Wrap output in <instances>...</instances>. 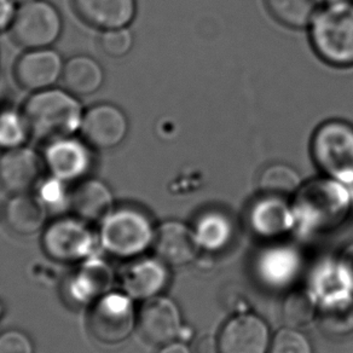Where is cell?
Listing matches in <instances>:
<instances>
[{
    "instance_id": "26",
    "label": "cell",
    "mask_w": 353,
    "mask_h": 353,
    "mask_svg": "<svg viewBox=\"0 0 353 353\" xmlns=\"http://www.w3.org/2000/svg\"><path fill=\"white\" fill-rule=\"evenodd\" d=\"M271 15L290 28L310 27L322 8V0H265Z\"/></svg>"
},
{
    "instance_id": "27",
    "label": "cell",
    "mask_w": 353,
    "mask_h": 353,
    "mask_svg": "<svg viewBox=\"0 0 353 353\" xmlns=\"http://www.w3.org/2000/svg\"><path fill=\"white\" fill-rule=\"evenodd\" d=\"M303 185L299 173L285 163H272L260 173L258 187L261 194L290 197L299 192Z\"/></svg>"
},
{
    "instance_id": "35",
    "label": "cell",
    "mask_w": 353,
    "mask_h": 353,
    "mask_svg": "<svg viewBox=\"0 0 353 353\" xmlns=\"http://www.w3.org/2000/svg\"><path fill=\"white\" fill-rule=\"evenodd\" d=\"M16 3L14 0H0V33L10 30L15 20Z\"/></svg>"
},
{
    "instance_id": "8",
    "label": "cell",
    "mask_w": 353,
    "mask_h": 353,
    "mask_svg": "<svg viewBox=\"0 0 353 353\" xmlns=\"http://www.w3.org/2000/svg\"><path fill=\"white\" fill-rule=\"evenodd\" d=\"M63 20L59 9L46 0H33L16 11L11 35L16 44L25 50L51 48L59 39Z\"/></svg>"
},
{
    "instance_id": "33",
    "label": "cell",
    "mask_w": 353,
    "mask_h": 353,
    "mask_svg": "<svg viewBox=\"0 0 353 353\" xmlns=\"http://www.w3.org/2000/svg\"><path fill=\"white\" fill-rule=\"evenodd\" d=\"M0 353H34V346L25 332L8 329L0 333Z\"/></svg>"
},
{
    "instance_id": "13",
    "label": "cell",
    "mask_w": 353,
    "mask_h": 353,
    "mask_svg": "<svg viewBox=\"0 0 353 353\" xmlns=\"http://www.w3.org/2000/svg\"><path fill=\"white\" fill-rule=\"evenodd\" d=\"M270 330L264 319L254 314H237L221 328L218 353H269Z\"/></svg>"
},
{
    "instance_id": "1",
    "label": "cell",
    "mask_w": 353,
    "mask_h": 353,
    "mask_svg": "<svg viewBox=\"0 0 353 353\" xmlns=\"http://www.w3.org/2000/svg\"><path fill=\"white\" fill-rule=\"evenodd\" d=\"M83 112L78 96L57 88L33 92L22 108L30 137L43 143L79 132Z\"/></svg>"
},
{
    "instance_id": "18",
    "label": "cell",
    "mask_w": 353,
    "mask_h": 353,
    "mask_svg": "<svg viewBox=\"0 0 353 353\" xmlns=\"http://www.w3.org/2000/svg\"><path fill=\"white\" fill-rule=\"evenodd\" d=\"M152 250L168 266H184L195 260L200 245L192 226L179 221H166L157 226Z\"/></svg>"
},
{
    "instance_id": "5",
    "label": "cell",
    "mask_w": 353,
    "mask_h": 353,
    "mask_svg": "<svg viewBox=\"0 0 353 353\" xmlns=\"http://www.w3.org/2000/svg\"><path fill=\"white\" fill-rule=\"evenodd\" d=\"M311 154L324 176L353 184V125L343 120L322 123L311 141Z\"/></svg>"
},
{
    "instance_id": "30",
    "label": "cell",
    "mask_w": 353,
    "mask_h": 353,
    "mask_svg": "<svg viewBox=\"0 0 353 353\" xmlns=\"http://www.w3.org/2000/svg\"><path fill=\"white\" fill-rule=\"evenodd\" d=\"M68 184L69 183L63 182L62 179L49 174L40 179L34 189V195L39 199V201L49 213H62L70 210L72 190H69Z\"/></svg>"
},
{
    "instance_id": "14",
    "label": "cell",
    "mask_w": 353,
    "mask_h": 353,
    "mask_svg": "<svg viewBox=\"0 0 353 353\" xmlns=\"http://www.w3.org/2000/svg\"><path fill=\"white\" fill-rule=\"evenodd\" d=\"M121 290L133 300L150 299L161 295L170 283L168 265L155 256H137L128 260L120 271Z\"/></svg>"
},
{
    "instance_id": "29",
    "label": "cell",
    "mask_w": 353,
    "mask_h": 353,
    "mask_svg": "<svg viewBox=\"0 0 353 353\" xmlns=\"http://www.w3.org/2000/svg\"><path fill=\"white\" fill-rule=\"evenodd\" d=\"M30 137V128L22 110L0 109V150L26 145Z\"/></svg>"
},
{
    "instance_id": "38",
    "label": "cell",
    "mask_w": 353,
    "mask_h": 353,
    "mask_svg": "<svg viewBox=\"0 0 353 353\" xmlns=\"http://www.w3.org/2000/svg\"><path fill=\"white\" fill-rule=\"evenodd\" d=\"M1 218H3V212L0 211V221H1Z\"/></svg>"
},
{
    "instance_id": "3",
    "label": "cell",
    "mask_w": 353,
    "mask_h": 353,
    "mask_svg": "<svg viewBox=\"0 0 353 353\" xmlns=\"http://www.w3.org/2000/svg\"><path fill=\"white\" fill-rule=\"evenodd\" d=\"M155 231L147 212L134 205H121L101 221L99 245L113 256L133 259L152 248Z\"/></svg>"
},
{
    "instance_id": "17",
    "label": "cell",
    "mask_w": 353,
    "mask_h": 353,
    "mask_svg": "<svg viewBox=\"0 0 353 353\" xmlns=\"http://www.w3.org/2000/svg\"><path fill=\"white\" fill-rule=\"evenodd\" d=\"M115 282V272L108 261L97 254L79 263L67 282V295L72 303L90 306L109 293Z\"/></svg>"
},
{
    "instance_id": "22",
    "label": "cell",
    "mask_w": 353,
    "mask_h": 353,
    "mask_svg": "<svg viewBox=\"0 0 353 353\" xmlns=\"http://www.w3.org/2000/svg\"><path fill=\"white\" fill-rule=\"evenodd\" d=\"M48 214L49 212L39 199L27 192L11 196L3 212V218L12 232L30 236L44 229Z\"/></svg>"
},
{
    "instance_id": "39",
    "label": "cell",
    "mask_w": 353,
    "mask_h": 353,
    "mask_svg": "<svg viewBox=\"0 0 353 353\" xmlns=\"http://www.w3.org/2000/svg\"><path fill=\"white\" fill-rule=\"evenodd\" d=\"M329 3H333V1H340V0H328Z\"/></svg>"
},
{
    "instance_id": "34",
    "label": "cell",
    "mask_w": 353,
    "mask_h": 353,
    "mask_svg": "<svg viewBox=\"0 0 353 353\" xmlns=\"http://www.w3.org/2000/svg\"><path fill=\"white\" fill-rule=\"evenodd\" d=\"M335 260L348 288L353 292V242L345 245Z\"/></svg>"
},
{
    "instance_id": "28",
    "label": "cell",
    "mask_w": 353,
    "mask_h": 353,
    "mask_svg": "<svg viewBox=\"0 0 353 353\" xmlns=\"http://www.w3.org/2000/svg\"><path fill=\"white\" fill-rule=\"evenodd\" d=\"M317 299L310 290H295L285 295L281 316L285 327L299 329L316 319Z\"/></svg>"
},
{
    "instance_id": "23",
    "label": "cell",
    "mask_w": 353,
    "mask_h": 353,
    "mask_svg": "<svg viewBox=\"0 0 353 353\" xmlns=\"http://www.w3.org/2000/svg\"><path fill=\"white\" fill-rule=\"evenodd\" d=\"M316 321L329 336L341 338L353 333L352 292H339L317 300Z\"/></svg>"
},
{
    "instance_id": "37",
    "label": "cell",
    "mask_w": 353,
    "mask_h": 353,
    "mask_svg": "<svg viewBox=\"0 0 353 353\" xmlns=\"http://www.w3.org/2000/svg\"><path fill=\"white\" fill-rule=\"evenodd\" d=\"M14 1H15L16 4H20V6H22V4L30 3V1H33V0H14Z\"/></svg>"
},
{
    "instance_id": "24",
    "label": "cell",
    "mask_w": 353,
    "mask_h": 353,
    "mask_svg": "<svg viewBox=\"0 0 353 353\" xmlns=\"http://www.w3.org/2000/svg\"><path fill=\"white\" fill-rule=\"evenodd\" d=\"M61 80L70 94L86 97L103 86L104 70L96 59L79 54L64 63Z\"/></svg>"
},
{
    "instance_id": "12",
    "label": "cell",
    "mask_w": 353,
    "mask_h": 353,
    "mask_svg": "<svg viewBox=\"0 0 353 353\" xmlns=\"http://www.w3.org/2000/svg\"><path fill=\"white\" fill-rule=\"evenodd\" d=\"M137 325L147 341L163 346L179 338L183 332L182 314L171 298L157 295L143 301Z\"/></svg>"
},
{
    "instance_id": "11",
    "label": "cell",
    "mask_w": 353,
    "mask_h": 353,
    "mask_svg": "<svg viewBox=\"0 0 353 353\" xmlns=\"http://www.w3.org/2000/svg\"><path fill=\"white\" fill-rule=\"evenodd\" d=\"M44 171L41 154L27 145L0 152V188L11 196L33 192Z\"/></svg>"
},
{
    "instance_id": "15",
    "label": "cell",
    "mask_w": 353,
    "mask_h": 353,
    "mask_svg": "<svg viewBox=\"0 0 353 353\" xmlns=\"http://www.w3.org/2000/svg\"><path fill=\"white\" fill-rule=\"evenodd\" d=\"M253 268L261 285L269 290H282L299 277L303 258L299 250L292 245H269L260 250Z\"/></svg>"
},
{
    "instance_id": "25",
    "label": "cell",
    "mask_w": 353,
    "mask_h": 353,
    "mask_svg": "<svg viewBox=\"0 0 353 353\" xmlns=\"http://www.w3.org/2000/svg\"><path fill=\"white\" fill-rule=\"evenodd\" d=\"M200 248L219 252L230 243L234 236V224L229 216L218 211L200 214L192 226Z\"/></svg>"
},
{
    "instance_id": "36",
    "label": "cell",
    "mask_w": 353,
    "mask_h": 353,
    "mask_svg": "<svg viewBox=\"0 0 353 353\" xmlns=\"http://www.w3.org/2000/svg\"><path fill=\"white\" fill-rule=\"evenodd\" d=\"M157 353H192V351L188 347L185 343L172 341V343L163 345L161 350Z\"/></svg>"
},
{
    "instance_id": "9",
    "label": "cell",
    "mask_w": 353,
    "mask_h": 353,
    "mask_svg": "<svg viewBox=\"0 0 353 353\" xmlns=\"http://www.w3.org/2000/svg\"><path fill=\"white\" fill-rule=\"evenodd\" d=\"M41 152L45 171L63 182L78 183L88 176L94 165L92 148L83 138H59L44 143Z\"/></svg>"
},
{
    "instance_id": "32",
    "label": "cell",
    "mask_w": 353,
    "mask_h": 353,
    "mask_svg": "<svg viewBox=\"0 0 353 353\" xmlns=\"http://www.w3.org/2000/svg\"><path fill=\"white\" fill-rule=\"evenodd\" d=\"M134 38L128 28L104 30L99 37V48L112 59H121L132 50Z\"/></svg>"
},
{
    "instance_id": "10",
    "label": "cell",
    "mask_w": 353,
    "mask_h": 353,
    "mask_svg": "<svg viewBox=\"0 0 353 353\" xmlns=\"http://www.w3.org/2000/svg\"><path fill=\"white\" fill-rule=\"evenodd\" d=\"M130 131L128 115L113 103L94 104L83 112L79 132L90 147L110 150L123 144Z\"/></svg>"
},
{
    "instance_id": "7",
    "label": "cell",
    "mask_w": 353,
    "mask_h": 353,
    "mask_svg": "<svg viewBox=\"0 0 353 353\" xmlns=\"http://www.w3.org/2000/svg\"><path fill=\"white\" fill-rule=\"evenodd\" d=\"M88 324L90 333L99 343H123L137 325L132 298L123 290H110L90 305Z\"/></svg>"
},
{
    "instance_id": "20",
    "label": "cell",
    "mask_w": 353,
    "mask_h": 353,
    "mask_svg": "<svg viewBox=\"0 0 353 353\" xmlns=\"http://www.w3.org/2000/svg\"><path fill=\"white\" fill-rule=\"evenodd\" d=\"M74 12L94 30L128 28L137 14V0H72Z\"/></svg>"
},
{
    "instance_id": "19",
    "label": "cell",
    "mask_w": 353,
    "mask_h": 353,
    "mask_svg": "<svg viewBox=\"0 0 353 353\" xmlns=\"http://www.w3.org/2000/svg\"><path fill=\"white\" fill-rule=\"evenodd\" d=\"M247 221L253 234L268 240L282 237L295 225L293 207L287 197L266 194L250 205Z\"/></svg>"
},
{
    "instance_id": "31",
    "label": "cell",
    "mask_w": 353,
    "mask_h": 353,
    "mask_svg": "<svg viewBox=\"0 0 353 353\" xmlns=\"http://www.w3.org/2000/svg\"><path fill=\"white\" fill-rule=\"evenodd\" d=\"M269 353H314V347L299 329L285 327L271 339Z\"/></svg>"
},
{
    "instance_id": "21",
    "label": "cell",
    "mask_w": 353,
    "mask_h": 353,
    "mask_svg": "<svg viewBox=\"0 0 353 353\" xmlns=\"http://www.w3.org/2000/svg\"><path fill=\"white\" fill-rule=\"evenodd\" d=\"M114 207L113 192L101 179L86 176L72 189L70 211L88 223H101Z\"/></svg>"
},
{
    "instance_id": "4",
    "label": "cell",
    "mask_w": 353,
    "mask_h": 353,
    "mask_svg": "<svg viewBox=\"0 0 353 353\" xmlns=\"http://www.w3.org/2000/svg\"><path fill=\"white\" fill-rule=\"evenodd\" d=\"M314 52L325 63L353 67V0H340L321 8L310 25Z\"/></svg>"
},
{
    "instance_id": "2",
    "label": "cell",
    "mask_w": 353,
    "mask_h": 353,
    "mask_svg": "<svg viewBox=\"0 0 353 353\" xmlns=\"http://www.w3.org/2000/svg\"><path fill=\"white\" fill-rule=\"evenodd\" d=\"M295 224L309 232H327L336 229L351 210L347 185L324 176L303 184L294 195Z\"/></svg>"
},
{
    "instance_id": "6",
    "label": "cell",
    "mask_w": 353,
    "mask_h": 353,
    "mask_svg": "<svg viewBox=\"0 0 353 353\" xmlns=\"http://www.w3.org/2000/svg\"><path fill=\"white\" fill-rule=\"evenodd\" d=\"M99 234L91 223L79 216H59L46 225L41 236V247L50 259L62 264L81 263L97 254Z\"/></svg>"
},
{
    "instance_id": "16",
    "label": "cell",
    "mask_w": 353,
    "mask_h": 353,
    "mask_svg": "<svg viewBox=\"0 0 353 353\" xmlns=\"http://www.w3.org/2000/svg\"><path fill=\"white\" fill-rule=\"evenodd\" d=\"M63 67L62 56L56 50H27L16 61L14 75L21 88L33 94L54 88L62 79Z\"/></svg>"
}]
</instances>
